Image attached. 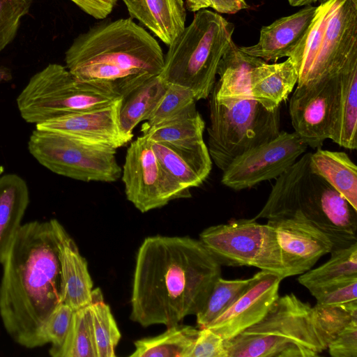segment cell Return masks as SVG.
Returning <instances> with one entry per match:
<instances>
[{"label": "cell", "instance_id": "obj_1", "mask_svg": "<svg viewBox=\"0 0 357 357\" xmlns=\"http://www.w3.org/2000/svg\"><path fill=\"white\" fill-rule=\"evenodd\" d=\"M220 277L221 264L199 240L147 237L136 256L130 318L144 327L178 324L202 309Z\"/></svg>", "mask_w": 357, "mask_h": 357}, {"label": "cell", "instance_id": "obj_2", "mask_svg": "<svg viewBox=\"0 0 357 357\" xmlns=\"http://www.w3.org/2000/svg\"><path fill=\"white\" fill-rule=\"evenodd\" d=\"M68 234L55 218L22 224L1 263L0 318L26 349L47 344L45 324L61 303L60 255Z\"/></svg>", "mask_w": 357, "mask_h": 357}, {"label": "cell", "instance_id": "obj_3", "mask_svg": "<svg viewBox=\"0 0 357 357\" xmlns=\"http://www.w3.org/2000/svg\"><path fill=\"white\" fill-rule=\"evenodd\" d=\"M77 79L112 84L123 98L164 66L155 38L131 17L101 22L78 35L65 52Z\"/></svg>", "mask_w": 357, "mask_h": 357}, {"label": "cell", "instance_id": "obj_4", "mask_svg": "<svg viewBox=\"0 0 357 357\" xmlns=\"http://www.w3.org/2000/svg\"><path fill=\"white\" fill-rule=\"evenodd\" d=\"M303 153L276 178L257 220L294 218L326 234L333 249L357 243V210L310 166Z\"/></svg>", "mask_w": 357, "mask_h": 357}, {"label": "cell", "instance_id": "obj_5", "mask_svg": "<svg viewBox=\"0 0 357 357\" xmlns=\"http://www.w3.org/2000/svg\"><path fill=\"white\" fill-rule=\"evenodd\" d=\"M225 346L227 357H314L328 343L313 307L291 293L279 296L261 320Z\"/></svg>", "mask_w": 357, "mask_h": 357}, {"label": "cell", "instance_id": "obj_6", "mask_svg": "<svg viewBox=\"0 0 357 357\" xmlns=\"http://www.w3.org/2000/svg\"><path fill=\"white\" fill-rule=\"evenodd\" d=\"M234 29L216 12L206 8L195 12L190 24L169 45L160 77L167 84L190 89L196 101L206 99Z\"/></svg>", "mask_w": 357, "mask_h": 357}, {"label": "cell", "instance_id": "obj_7", "mask_svg": "<svg viewBox=\"0 0 357 357\" xmlns=\"http://www.w3.org/2000/svg\"><path fill=\"white\" fill-rule=\"evenodd\" d=\"M357 56V0H321L310 27L289 58L298 71L296 86L337 75Z\"/></svg>", "mask_w": 357, "mask_h": 357}, {"label": "cell", "instance_id": "obj_8", "mask_svg": "<svg viewBox=\"0 0 357 357\" xmlns=\"http://www.w3.org/2000/svg\"><path fill=\"white\" fill-rule=\"evenodd\" d=\"M123 98L112 84L77 79L61 64L34 74L17 98L22 118L38 124L66 114L100 108Z\"/></svg>", "mask_w": 357, "mask_h": 357}, {"label": "cell", "instance_id": "obj_9", "mask_svg": "<svg viewBox=\"0 0 357 357\" xmlns=\"http://www.w3.org/2000/svg\"><path fill=\"white\" fill-rule=\"evenodd\" d=\"M208 150L222 172L237 157L267 142L280 130V107L270 110L257 100L245 98L227 104L209 96Z\"/></svg>", "mask_w": 357, "mask_h": 357}, {"label": "cell", "instance_id": "obj_10", "mask_svg": "<svg viewBox=\"0 0 357 357\" xmlns=\"http://www.w3.org/2000/svg\"><path fill=\"white\" fill-rule=\"evenodd\" d=\"M28 150L50 171L75 180L114 182L121 176L116 149L109 145L36 129L29 137Z\"/></svg>", "mask_w": 357, "mask_h": 357}, {"label": "cell", "instance_id": "obj_11", "mask_svg": "<svg viewBox=\"0 0 357 357\" xmlns=\"http://www.w3.org/2000/svg\"><path fill=\"white\" fill-rule=\"evenodd\" d=\"M199 240L221 265L253 266L287 278L275 230L268 223L235 220L205 229Z\"/></svg>", "mask_w": 357, "mask_h": 357}, {"label": "cell", "instance_id": "obj_12", "mask_svg": "<svg viewBox=\"0 0 357 357\" xmlns=\"http://www.w3.org/2000/svg\"><path fill=\"white\" fill-rule=\"evenodd\" d=\"M121 179L127 199L142 213L161 208L170 201L191 197L162 167L147 136L127 149Z\"/></svg>", "mask_w": 357, "mask_h": 357}, {"label": "cell", "instance_id": "obj_13", "mask_svg": "<svg viewBox=\"0 0 357 357\" xmlns=\"http://www.w3.org/2000/svg\"><path fill=\"white\" fill-rule=\"evenodd\" d=\"M294 132L280 131L273 139L236 158L223 171L221 183L235 190L276 179L307 149Z\"/></svg>", "mask_w": 357, "mask_h": 357}, {"label": "cell", "instance_id": "obj_14", "mask_svg": "<svg viewBox=\"0 0 357 357\" xmlns=\"http://www.w3.org/2000/svg\"><path fill=\"white\" fill-rule=\"evenodd\" d=\"M338 75V74H337ZM337 75L296 87L289 112L294 132L312 149H320L333 131Z\"/></svg>", "mask_w": 357, "mask_h": 357}, {"label": "cell", "instance_id": "obj_15", "mask_svg": "<svg viewBox=\"0 0 357 357\" xmlns=\"http://www.w3.org/2000/svg\"><path fill=\"white\" fill-rule=\"evenodd\" d=\"M244 293L206 327L224 340H229L261 320L279 297L282 280L278 275L261 271Z\"/></svg>", "mask_w": 357, "mask_h": 357}, {"label": "cell", "instance_id": "obj_16", "mask_svg": "<svg viewBox=\"0 0 357 357\" xmlns=\"http://www.w3.org/2000/svg\"><path fill=\"white\" fill-rule=\"evenodd\" d=\"M275 230L287 277L310 270L333 244L322 231L305 220L294 218L268 220Z\"/></svg>", "mask_w": 357, "mask_h": 357}, {"label": "cell", "instance_id": "obj_17", "mask_svg": "<svg viewBox=\"0 0 357 357\" xmlns=\"http://www.w3.org/2000/svg\"><path fill=\"white\" fill-rule=\"evenodd\" d=\"M121 100L96 108L49 119L36 125V129L66 134L115 149L128 144L132 137L120 126L119 114Z\"/></svg>", "mask_w": 357, "mask_h": 357}, {"label": "cell", "instance_id": "obj_18", "mask_svg": "<svg viewBox=\"0 0 357 357\" xmlns=\"http://www.w3.org/2000/svg\"><path fill=\"white\" fill-rule=\"evenodd\" d=\"M317 6H305L298 12L280 17L260 30L258 42L241 46L245 53L266 62L289 57L303 38L314 18Z\"/></svg>", "mask_w": 357, "mask_h": 357}, {"label": "cell", "instance_id": "obj_19", "mask_svg": "<svg viewBox=\"0 0 357 357\" xmlns=\"http://www.w3.org/2000/svg\"><path fill=\"white\" fill-rule=\"evenodd\" d=\"M151 145L165 170L186 189L201 185L211 172L212 160L205 142L178 146L151 141Z\"/></svg>", "mask_w": 357, "mask_h": 357}, {"label": "cell", "instance_id": "obj_20", "mask_svg": "<svg viewBox=\"0 0 357 357\" xmlns=\"http://www.w3.org/2000/svg\"><path fill=\"white\" fill-rule=\"evenodd\" d=\"M132 19L138 20L169 45L185 27L183 0H122Z\"/></svg>", "mask_w": 357, "mask_h": 357}, {"label": "cell", "instance_id": "obj_21", "mask_svg": "<svg viewBox=\"0 0 357 357\" xmlns=\"http://www.w3.org/2000/svg\"><path fill=\"white\" fill-rule=\"evenodd\" d=\"M357 56L349 60L337 75L331 139L349 150L357 148Z\"/></svg>", "mask_w": 357, "mask_h": 357}, {"label": "cell", "instance_id": "obj_22", "mask_svg": "<svg viewBox=\"0 0 357 357\" xmlns=\"http://www.w3.org/2000/svg\"><path fill=\"white\" fill-rule=\"evenodd\" d=\"M264 62L261 59L243 52L232 40L219 62L217 75L220 78L212 89L218 102L227 104L250 98L251 72Z\"/></svg>", "mask_w": 357, "mask_h": 357}, {"label": "cell", "instance_id": "obj_23", "mask_svg": "<svg viewBox=\"0 0 357 357\" xmlns=\"http://www.w3.org/2000/svg\"><path fill=\"white\" fill-rule=\"evenodd\" d=\"M298 79V71L288 57L281 63L262 64L252 70L250 77L249 93L268 109L278 107L291 93Z\"/></svg>", "mask_w": 357, "mask_h": 357}, {"label": "cell", "instance_id": "obj_24", "mask_svg": "<svg viewBox=\"0 0 357 357\" xmlns=\"http://www.w3.org/2000/svg\"><path fill=\"white\" fill-rule=\"evenodd\" d=\"M60 261L61 303L74 310L87 306L91 300L93 281L87 261L69 234L62 245Z\"/></svg>", "mask_w": 357, "mask_h": 357}, {"label": "cell", "instance_id": "obj_25", "mask_svg": "<svg viewBox=\"0 0 357 357\" xmlns=\"http://www.w3.org/2000/svg\"><path fill=\"white\" fill-rule=\"evenodd\" d=\"M29 204L26 181L15 174L0 176V264H1Z\"/></svg>", "mask_w": 357, "mask_h": 357}, {"label": "cell", "instance_id": "obj_26", "mask_svg": "<svg viewBox=\"0 0 357 357\" xmlns=\"http://www.w3.org/2000/svg\"><path fill=\"white\" fill-rule=\"evenodd\" d=\"M310 166L357 210V167L346 153L317 149Z\"/></svg>", "mask_w": 357, "mask_h": 357}, {"label": "cell", "instance_id": "obj_27", "mask_svg": "<svg viewBox=\"0 0 357 357\" xmlns=\"http://www.w3.org/2000/svg\"><path fill=\"white\" fill-rule=\"evenodd\" d=\"M199 328L176 324L162 333L134 342L130 357H189L198 337Z\"/></svg>", "mask_w": 357, "mask_h": 357}, {"label": "cell", "instance_id": "obj_28", "mask_svg": "<svg viewBox=\"0 0 357 357\" xmlns=\"http://www.w3.org/2000/svg\"><path fill=\"white\" fill-rule=\"evenodd\" d=\"M167 89V84L156 75L149 79L123 98L119 119L123 132L133 137L134 128L149 118Z\"/></svg>", "mask_w": 357, "mask_h": 357}, {"label": "cell", "instance_id": "obj_29", "mask_svg": "<svg viewBox=\"0 0 357 357\" xmlns=\"http://www.w3.org/2000/svg\"><path fill=\"white\" fill-rule=\"evenodd\" d=\"M331 258L320 266L310 269L298 278L310 291L349 278H357V243L335 248Z\"/></svg>", "mask_w": 357, "mask_h": 357}, {"label": "cell", "instance_id": "obj_30", "mask_svg": "<svg viewBox=\"0 0 357 357\" xmlns=\"http://www.w3.org/2000/svg\"><path fill=\"white\" fill-rule=\"evenodd\" d=\"M88 307L97 357H115L121 335L100 288L93 289Z\"/></svg>", "mask_w": 357, "mask_h": 357}, {"label": "cell", "instance_id": "obj_31", "mask_svg": "<svg viewBox=\"0 0 357 357\" xmlns=\"http://www.w3.org/2000/svg\"><path fill=\"white\" fill-rule=\"evenodd\" d=\"M205 122L199 112L154 127H142V135L152 142L189 146L204 142Z\"/></svg>", "mask_w": 357, "mask_h": 357}, {"label": "cell", "instance_id": "obj_32", "mask_svg": "<svg viewBox=\"0 0 357 357\" xmlns=\"http://www.w3.org/2000/svg\"><path fill=\"white\" fill-rule=\"evenodd\" d=\"M253 278L215 282L202 309L195 314L199 328L208 326L227 310L247 289Z\"/></svg>", "mask_w": 357, "mask_h": 357}, {"label": "cell", "instance_id": "obj_33", "mask_svg": "<svg viewBox=\"0 0 357 357\" xmlns=\"http://www.w3.org/2000/svg\"><path fill=\"white\" fill-rule=\"evenodd\" d=\"M195 102L190 89L176 84H167L163 96L143 125L154 127L192 114L197 112Z\"/></svg>", "mask_w": 357, "mask_h": 357}, {"label": "cell", "instance_id": "obj_34", "mask_svg": "<svg viewBox=\"0 0 357 357\" xmlns=\"http://www.w3.org/2000/svg\"><path fill=\"white\" fill-rule=\"evenodd\" d=\"M54 357H97L88 305L74 311L68 333Z\"/></svg>", "mask_w": 357, "mask_h": 357}, {"label": "cell", "instance_id": "obj_35", "mask_svg": "<svg viewBox=\"0 0 357 357\" xmlns=\"http://www.w3.org/2000/svg\"><path fill=\"white\" fill-rule=\"evenodd\" d=\"M32 0H0V53L15 38Z\"/></svg>", "mask_w": 357, "mask_h": 357}, {"label": "cell", "instance_id": "obj_36", "mask_svg": "<svg viewBox=\"0 0 357 357\" xmlns=\"http://www.w3.org/2000/svg\"><path fill=\"white\" fill-rule=\"evenodd\" d=\"M74 311L69 305L60 303L47 319L44 329V336L47 344H51L49 354L52 357L66 340Z\"/></svg>", "mask_w": 357, "mask_h": 357}, {"label": "cell", "instance_id": "obj_37", "mask_svg": "<svg viewBox=\"0 0 357 357\" xmlns=\"http://www.w3.org/2000/svg\"><path fill=\"white\" fill-rule=\"evenodd\" d=\"M357 278L328 284L311 291L317 305L331 306L357 302Z\"/></svg>", "mask_w": 357, "mask_h": 357}, {"label": "cell", "instance_id": "obj_38", "mask_svg": "<svg viewBox=\"0 0 357 357\" xmlns=\"http://www.w3.org/2000/svg\"><path fill=\"white\" fill-rule=\"evenodd\" d=\"M189 357H227L225 340L207 327L199 328Z\"/></svg>", "mask_w": 357, "mask_h": 357}, {"label": "cell", "instance_id": "obj_39", "mask_svg": "<svg viewBox=\"0 0 357 357\" xmlns=\"http://www.w3.org/2000/svg\"><path fill=\"white\" fill-rule=\"evenodd\" d=\"M333 357H357V319L345 326L328 345Z\"/></svg>", "mask_w": 357, "mask_h": 357}, {"label": "cell", "instance_id": "obj_40", "mask_svg": "<svg viewBox=\"0 0 357 357\" xmlns=\"http://www.w3.org/2000/svg\"><path fill=\"white\" fill-rule=\"evenodd\" d=\"M82 11L97 20L106 18L119 0H70Z\"/></svg>", "mask_w": 357, "mask_h": 357}, {"label": "cell", "instance_id": "obj_41", "mask_svg": "<svg viewBox=\"0 0 357 357\" xmlns=\"http://www.w3.org/2000/svg\"><path fill=\"white\" fill-rule=\"evenodd\" d=\"M210 7L216 13L235 14L249 7L245 0H209Z\"/></svg>", "mask_w": 357, "mask_h": 357}, {"label": "cell", "instance_id": "obj_42", "mask_svg": "<svg viewBox=\"0 0 357 357\" xmlns=\"http://www.w3.org/2000/svg\"><path fill=\"white\" fill-rule=\"evenodd\" d=\"M185 6L191 12L210 7L209 0H185Z\"/></svg>", "mask_w": 357, "mask_h": 357}, {"label": "cell", "instance_id": "obj_43", "mask_svg": "<svg viewBox=\"0 0 357 357\" xmlns=\"http://www.w3.org/2000/svg\"><path fill=\"white\" fill-rule=\"evenodd\" d=\"M290 6L293 7L312 5L320 2L321 0H287Z\"/></svg>", "mask_w": 357, "mask_h": 357}, {"label": "cell", "instance_id": "obj_44", "mask_svg": "<svg viewBox=\"0 0 357 357\" xmlns=\"http://www.w3.org/2000/svg\"><path fill=\"white\" fill-rule=\"evenodd\" d=\"M12 79V73L9 68L0 66V83L7 82Z\"/></svg>", "mask_w": 357, "mask_h": 357}]
</instances>
